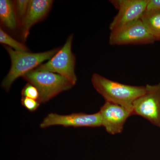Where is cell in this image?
<instances>
[{"mask_svg":"<svg viewBox=\"0 0 160 160\" xmlns=\"http://www.w3.org/2000/svg\"><path fill=\"white\" fill-rule=\"evenodd\" d=\"M91 82L94 89L106 102L123 106L131 111L132 115L135 101L146 92V86L122 84L96 73L92 74Z\"/></svg>","mask_w":160,"mask_h":160,"instance_id":"cell-1","label":"cell"},{"mask_svg":"<svg viewBox=\"0 0 160 160\" xmlns=\"http://www.w3.org/2000/svg\"><path fill=\"white\" fill-rule=\"evenodd\" d=\"M99 112L102 126L112 135L121 133L126 121L132 115V112L125 107L107 102L101 107Z\"/></svg>","mask_w":160,"mask_h":160,"instance_id":"cell-9","label":"cell"},{"mask_svg":"<svg viewBox=\"0 0 160 160\" xmlns=\"http://www.w3.org/2000/svg\"><path fill=\"white\" fill-rule=\"evenodd\" d=\"M61 126L65 127H91L97 128L102 126L99 112L92 114L84 112L72 113L69 115H60L50 113L40 124L41 128L52 126Z\"/></svg>","mask_w":160,"mask_h":160,"instance_id":"cell-7","label":"cell"},{"mask_svg":"<svg viewBox=\"0 0 160 160\" xmlns=\"http://www.w3.org/2000/svg\"><path fill=\"white\" fill-rule=\"evenodd\" d=\"M30 2L29 0H17L13 2L18 19L21 22L28 10Z\"/></svg>","mask_w":160,"mask_h":160,"instance_id":"cell-14","label":"cell"},{"mask_svg":"<svg viewBox=\"0 0 160 160\" xmlns=\"http://www.w3.org/2000/svg\"><path fill=\"white\" fill-rule=\"evenodd\" d=\"M141 19L155 41H160V11L146 12Z\"/></svg>","mask_w":160,"mask_h":160,"instance_id":"cell-12","label":"cell"},{"mask_svg":"<svg viewBox=\"0 0 160 160\" xmlns=\"http://www.w3.org/2000/svg\"><path fill=\"white\" fill-rule=\"evenodd\" d=\"M0 43L7 45L9 47L18 51L28 52V49L26 45L19 42L11 37L2 28H0Z\"/></svg>","mask_w":160,"mask_h":160,"instance_id":"cell-13","label":"cell"},{"mask_svg":"<svg viewBox=\"0 0 160 160\" xmlns=\"http://www.w3.org/2000/svg\"><path fill=\"white\" fill-rule=\"evenodd\" d=\"M160 11V0H149L146 12Z\"/></svg>","mask_w":160,"mask_h":160,"instance_id":"cell-17","label":"cell"},{"mask_svg":"<svg viewBox=\"0 0 160 160\" xmlns=\"http://www.w3.org/2000/svg\"><path fill=\"white\" fill-rule=\"evenodd\" d=\"M156 42L142 20L132 22L111 31L110 45H142Z\"/></svg>","mask_w":160,"mask_h":160,"instance_id":"cell-5","label":"cell"},{"mask_svg":"<svg viewBox=\"0 0 160 160\" xmlns=\"http://www.w3.org/2000/svg\"><path fill=\"white\" fill-rule=\"evenodd\" d=\"M4 47L9 53L11 62L10 70L2 83V88L6 91H9L17 79L35 69L43 62L51 59L59 49L56 48L44 52L33 53L16 51L9 46Z\"/></svg>","mask_w":160,"mask_h":160,"instance_id":"cell-2","label":"cell"},{"mask_svg":"<svg viewBox=\"0 0 160 160\" xmlns=\"http://www.w3.org/2000/svg\"><path fill=\"white\" fill-rule=\"evenodd\" d=\"M73 34H71L61 49L47 62L41 64L36 69L54 72L61 75L76 84L77 77L75 73L76 58L72 51Z\"/></svg>","mask_w":160,"mask_h":160,"instance_id":"cell-4","label":"cell"},{"mask_svg":"<svg viewBox=\"0 0 160 160\" xmlns=\"http://www.w3.org/2000/svg\"><path fill=\"white\" fill-rule=\"evenodd\" d=\"M51 0H31L28 10L21 22L22 38L26 41L32 26L47 15L52 6Z\"/></svg>","mask_w":160,"mask_h":160,"instance_id":"cell-10","label":"cell"},{"mask_svg":"<svg viewBox=\"0 0 160 160\" xmlns=\"http://www.w3.org/2000/svg\"><path fill=\"white\" fill-rule=\"evenodd\" d=\"M21 103L25 108L30 112L36 111L39 107L40 103L38 100L25 97L21 99Z\"/></svg>","mask_w":160,"mask_h":160,"instance_id":"cell-16","label":"cell"},{"mask_svg":"<svg viewBox=\"0 0 160 160\" xmlns=\"http://www.w3.org/2000/svg\"><path fill=\"white\" fill-rule=\"evenodd\" d=\"M22 97L38 100L39 98V93L37 88L30 83H28L22 89Z\"/></svg>","mask_w":160,"mask_h":160,"instance_id":"cell-15","label":"cell"},{"mask_svg":"<svg viewBox=\"0 0 160 160\" xmlns=\"http://www.w3.org/2000/svg\"><path fill=\"white\" fill-rule=\"evenodd\" d=\"M149 0H113L110 1L118 10L109 25L112 31L126 24L141 19L146 12Z\"/></svg>","mask_w":160,"mask_h":160,"instance_id":"cell-8","label":"cell"},{"mask_svg":"<svg viewBox=\"0 0 160 160\" xmlns=\"http://www.w3.org/2000/svg\"><path fill=\"white\" fill-rule=\"evenodd\" d=\"M22 77L37 88L40 103L47 102L61 92L69 90L74 86L71 81L61 75L36 69L28 72Z\"/></svg>","mask_w":160,"mask_h":160,"instance_id":"cell-3","label":"cell"},{"mask_svg":"<svg viewBox=\"0 0 160 160\" xmlns=\"http://www.w3.org/2000/svg\"><path fill=\"white\" fill-rule=\"evenodd\" d=\"M146 88L145 93L133 103L132 115L142 117L160 128V83L147 84Z\"/></svg>","mask_w":160,"mask_h":160,"instance_id":"cell-6","label":"cell"},{"mask_svg":"<svg viewBox=\"0 0 160 160\" xmlns=\"http://www.w3.org/2000/svg\"><path fill=\"white\" fill-rule=\"evenodd\" d=\"M0 19L3 26L14 30L18 26V18L15 9L14 2L9 0L0 1Z\"/></svg>","mask_w":160,"mask_h":160,"instance_id":"cell-11","label":"cell"}]
</instances>
